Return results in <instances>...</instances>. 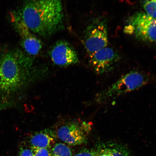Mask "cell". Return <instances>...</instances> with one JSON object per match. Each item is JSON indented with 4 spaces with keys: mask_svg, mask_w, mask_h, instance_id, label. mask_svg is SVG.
<instances>
[{
    "mask_svg": "<svg viewBox=\"0 0 156 156\" xmlns=\"http://www.w3.org/2000/svg\"><path fill=\"white\" fill-rule=\"evenodd\" d=\"M90 58L91 66L98 74L112 71L120 60V56L115 51L107 46L97 51Z\"/></svg>",
    "mask_w": 156,
    "mask_h": 156,
    "instance_id": "obj_6",
    "label": "cell"
},
{
    "mask_svg": "<svg viewBox=\"0 0 156 156\" xmlns=\"http://www.w3.org/2000/svg\"><path fill=\"white\" fill-rule=\"evenodd\" d=\"M50 151L51 156H73L71 148L62 143L55 144Z\"/></svg>",
    "mask_w": 156,
    "mask_h": 156,
    "instance_id": "obj_11",
    "label": "cell"
},
{
    "mask_svg": "<svg viewBox=\"0 0 156 156\" xmlns=\"http://www.w3.org/2000/svg\"><path fill=\"white\" fill-rule=\"evenodd\" d=\"M57 135L61 141L69 145H80L87 142L84 130L75 123L70 122L62 126L58 129Z\"/></svg>",
    "mask_w": 156,
    "mask_h": 156,
    "instance_id": "obj_9",
    "label": "cell"
},
{
    "mask_svg": "<svg viewBox=\"0 0 156 156\" xmlns=\"http://www.w3.org/2000/svg\"><path fill=\"white\" fill-rule=\"evenodd\" d=\"M99 156H112V155L109 152L108 148H106L102 150L100 152H99Z\"/></svg>",
    "mask_w": 156,
    "mask_h": 156,
    "instance_id": "obj_17",
    "label": "cell"
},
{
    "mask_svg": "<svg viewBox=\"0 0 156 156\" xmlns=\"http://www.w3.org/2000/svg\"><path fill=\"white\" fill-rule=\"evenodd\" d=\"M31 148L32 150L34 156H51L50 149L37 147H31Z\"/></svg>",
    "mask_w": 156,
    "mask_h": 156,
    "instance_id": "obj_13",
    "label": "cell"
},
{
    "mask_svg": "<svg viewBox=\"0 0 156 156\" xmlns=\"http://www.w3.org/2000/svg\"><path fill=\"white\" fill-rule=\"evenodd\" d=\"M151 80V77L145 73L137 71H130L101 93L98 100L101 103L114 100L147 84Z\"/></svg>",
    "mask_w": 156,
    "mask_h": 156,
    "instance_id": "obj_3",
    "label": "cell"
},
{
    "mask_svg": "<svg viewBox=\"0 0 156 156\" xmlns=\"http://www.w3.org/2000/svg\"><path fill=\"white\" fill-rule=\"evenodd\" d=\"M108 28L106 21L103 19H95L86 30L84 44L90 56L97 51L107 46Z\"/></svg>",
    "mask_w": 156,
    "mask_h": 156,
    "instance_id": "obj_5",
    "label": "cell"
},
{
    "mask_svg": "<svg viewBox=\"0 0 156 156\" xmlns=\"http://www.w3.org/2000/svg\"><path fill=\"white\" fill-rule=\"evenodd\" d=\"M124 32L142 42L156 43V19L145 12L136 13L130 17Z\"/></svg>",
    "mask_w": 156,
    "mask_h": 156,
    "instance_id": "obj_4",
    "label": "cell"
},
{
    "mask_svg": "<svg viewBox=\"0 0 156 156\" xmlns=\"http://www.w3.org/2000/svg\"><path fill=\"white\" fill-rule=\"evenodd\" d=\"M30 57L19 50H9L0 58V92L6 96L14 94L24 84Z\"/></svg>",
    "mask_w": 156,
    "mask_h": 156,
    "instance_id": "obj_2",
    "label": "cell"
},
{
    "mask_svg": "<svg viewBox=\"0 0 156 156\" xmlns=\"http://www.w3.org/2000/svg\"><path fill=\"white\" fill-rule=\"evenodd\" d=\"M50 54L52 61L58 66H68L76 63L79 61L75 50L69 43L63 41L56 43Z\"/></svg>",
    "mask_w": 156,
    "mask_h": 156,
    "instance_id": "obj_8",
    "label": "cell"
},
{
    "mask_svg": "<svg viewBox=\"0 0 156 156\" xmlns=\"http://www.w3.org/2000/svg\"><path fill=\"white\" fill-rule=\"evenodd\" d=\"M18 156H34V155L31 147L22 145L19 148Z\"/></svg>",
    "mask_w": 156,
    "mask_h": 156,
    "instance_id": "obj_15",
    "label": "cell"
},
{
    "mask_svg": "<svg viewBox=\"0 0 156 156\" xmlns=\"http://www.w3.org/2000/svg\"><path fill=\"white\" fill-rule=\"evenodd\" d=\"M11 18L20 37L21 44L25 52L29 55H38L42 47L40 40L32 34L17 13L12 15Z\"/></svg>",
    "mask_w": 156,
    "mask_h": 156,
    "instance_id": "obj_7",
    "label": "cell"
},
{
    "mask_svg": "<svg viewBox=\"0 0 156 156\" xmlns=\"http://www.w3.org/2000/svg\"><path fill=\"white\" fill-rule=\"evenodd\" d=\"M56 135L50 129L35 133L29 140L31 147L47 148L50 149L55 142Z\"/></svg>",
    "mask_w": 156,
    "mask_h": 156,
    "instance_id": "obj_10",
    "label": "cell"
},
{
    "mask_svg": "<svg viewBox=\"0 0 156 156\" xmlns=\"http://www.w3.org/2000/svg\"><path fill=\"white\" fill-rule=\"evenodd\" d=\"M108 149L112 156H124V154L118 149L115 148H108Z\"/></svg>",
    "mask_w": 156,
    "mask_h": 156,
    "instance_id": "obj_16",
    "label": "cell"
},
{
    "mask_svg": "<svg viewBox=\"0 0 156 156\" xmlns=\"http://www.w3.org/2000/svg\"><path fill=\"white\" fill-rule=\"evenodd\" d=\"M17 14L31 32L51 35L63 28L62 0H27Z\"/></svg>",
    "mask_w": 156,
    "mask_h": 156,
    "instance_id": "obj_1",
    "label": "cell"
},
{
    "mask_svg": "<svg viewBox=\"0 0 156 156\" xmlns=\"http://www.w3.org/2000/svg\"><path fill=\"white\" fill-rule=\"evenodd\" d=\"M99 152L93 149H83L80 150L73 156H99Z\"/></svg>",
    "mask_w": 156,
    "mask_h": 156,
    "instance_id": "obj_14",
    "label": "cell"
},
{
    "mask_svg": "<svg viewBox=\"0 0 156 156\" xmlns=\"http://www.w3.org/2000/svg\"><path fill=\"white\" fill-rule=\"evenodd\" d=\"M142 6L146 13L156 19V0H143Z\"/></svg>",
    "mask_w": 156,
    "mask_h": 156,
    "instance_id": "obj_12",
    "label": "cell"
}]
</instances>
